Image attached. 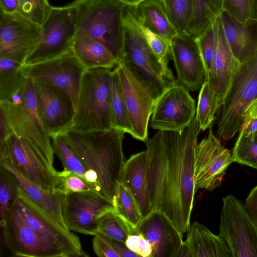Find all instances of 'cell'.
Masks as SVG:
<instances>
[{
	"mask_svg": "<svg viewBox=\"0 0 257 257\" xmlns=\"http://www.w3.org/2000/svg\"><path fill=\"white\" fill-rule=\"evenodd\" d=\"M219 108L213 92L205 80L199 93L195 115L201 130L205 131L211 126Z\"/></svg>",
	"mask_w": 257,
	"mask_h": 257,
	"instance_id": "obj_34",
	"label": "cell"
},
{
	"mask_svg": "<svg viewBox=\"0 0 257 257\" xmlns=\"http://www.w3.org/2000/svg\"><path fill=\"white\" fill-rule=\"evenodd\" d=\"M222 10L241 24L256 23L254 0H222Z\"/></svg>",
	"mask_w": 257,
	"mask_h": 257,
	"instance_id": "obj_40",
	"label": "cell"
},
{
	"mask_svg": "<svg viewBox=\"0 0 257 257\" xmlns=\"http://www.w3.org/2000/svg\"><path fill=\"white\" fill-rule=\"evenodd\" d=\"M222 12V0H192L191 16L185 33L196 39Z\"/></svg>",
	"mask_w": 257,
	"mask_h": 257,
	"instance_id": "obj_29",
	"label": "cell"
},
{
	"mask_svg": "<svg viewBox=\"0 0 257 257\" xmlns=\"http://www.w3.org/2000/svg\"><path fill=\"white\" fill-rule=\"evenodd\" d=\"M232 154L224 148L210 128L208 135L198 143L195 153L194 187L211 191L219 186L227 167L233 162Z\"/></svg>",
	"mask_w": 257,
	"mask_h": 257,
	"instance_id": "obj_16",
	"label": "cell"
},
{
	"mask_svg": "<svg viewBox=\"0 0 257 257\" xmlns=\"http://www.w3.org/2000/svg\"><path fill=\"white\" fill-rule=\"evenodd\" d=\"M255 2V15H256V23H257V0H254Z\"/></svg>",
	"mask_w": 257,
	"mask_h": 257,
	"instance_id": "obj_53",
	"label": "cell"
},
{
	"mask_svg": "<svg viewBox=\"0 0 257 257\" xmlns=\"http://www.w3.org/2000/svg\"><path fill=\"white\" fill-rule=\"evenodd\" d=\"M110 113L111 127L132 135V129L126 105L118 74L114 69L112 71L111 75Z\"/></svg>",
	"mask_w": 257,
	"mask_h": 257,
	"instance_id": "obj_31",
	"label": "cell"
},
{
	"mask_svg": "<svg viewBox=\"0 0 257 257\" xmlns=\"http://www.w3.org/2000/svg\"><path fill=\"white\" fill-rule=\"evenodd\" d=\"M232 150L234 162L257 169V134L248 135L239 131Z\"/></svg>",
	"mask_w": 257,
	"mask_h": 257,
	"instance_id": "obj_36",
	"label": "cell"
},
{
	"mask_svg": "<svg viewBox=\"0 0 257 257\" xmlns=\"http://www.w3.org/2000/svg\"><path fill=\"white\" fill-rule=\"evenodd\" d=\"M113 205L115 212L137 231L143 217L131 193L120 182L118 183Z\"/></svg>",
	"mask_w": 257,
	"mask_h": 257,
	"instance_id": "obj_32",
	"label": "cell"
},
{
	"mask_svg": "<svg viewBox=\"0 0 257 257\" xmlns=\"http://www.w3.org/2000/svg\"><path fill=\"white\" fill-rule=\"evenodd\" d=\"M170 47L177 81L189 91L198 90L205 77L196 39L186 33L178 34L172 40Z\"/></svg>",
	"mask_w": 257,
	"mask_h": 257,
	"instance_id": "obj_21",
	"label": "cell"
},
{
	"mask_svg": "<svg viewBox=\"0 0 257 257\" xmlns=\"http://www.w3.org/2000/svg\"><path fill=\"white\" fill-rule=\"evenodd\" d=\"M92 239V247L95 254L99 257H119L111 247L96 235Z\"/></svg>",
	"mask_w": 257,
	"mask_h": 257,
	"instance_id": "obj_46",
	"label": "cell"
},
{
	"mask_svg": "<svg viewBox=\"0 0 257 257\" xmlns=\"http://www.w3.org/2000/svg\"><path fill=\"white\" fill-rule=\"evenodd\" d=\"M0 157L8 160L31 182L46 190L56 191L58 171L26 139L10 135L0 144Z\"/></svg>",
	"mask_w": 257,
	"mask_h": 257,
	"instance_id": "obj_12",
	"label": "cell"
},
{
	"mask_svg": "<svg viewBox=\"0 0 257 257\" xmlns=\"http://www.w3.org/2000/svg\"><path fill=\"white\" fill-rule=\"evenodd\" d=\"M97 225L98 232L124 242L130 235L138 233L115 212L114 209L100 215L97 219Z\"/></svg>",
	"mask_w": 257,
	"mask_h": 257,
	"instance_id": "obj_33",
	"label": "cell"
},
{
	"mask_svg": "<svg viewBox=\"0 0 257 257\" xmlns=\"http://www.w3.org/2000/svg\"><path fill=\"white\" fill-rule=\"evenodd\" d=\"M113 209V204L96 191L64 195L62 200V214L67 228L85 235H95L98 218Z\"/></svg>",
	"mask_w": 257,
	"mask_h": 257,
	"instance_id": "obj_18",
	"label": "cell"
},
{
	"mask_svg": "<svg viewBox=\"0 0 257 257\" xmlns=\"http://www.w3.org/2000/svg\"><path fill=\"white\" fill-rule=\"evenodd\" d=\"M202 60L205 79L210 70L215 52L212 25L196 38Z\"/></svg>",
	"mask_w": 257,
	"mask_h": 257,
	"instance_id": "obj_43",
	"label": "cell"
},
{
	"mask_svg": "<svg viewBox=\"0 0 257 257\" xmlns=\"http://www.w3.org/2000/svg\"><path fill=\"white\" fill-rule=\"evenodd\" d=\"M200 130L195 117L184 130L158 131L145 142L152 210L165 214L182 234L191 225L196 193L195 153Z\"/></svg>",
	"mask_w": 257,
	"mask_h": 257,
	"instance_id": "obj_1",
	"label": "cell"
},
{
	"mask_svg": "<svg viewBox=\"0 0 257 257\" xmlns=\"http://www.w3.org/2000/svg\"><path fill=\"white\" fill-rule=\"evenodd\" d=\"M42 26L18 12L0 11V57L24 63L36 47L41 34Z\"/></svg>",
	"mask_w": 257,
	"mask_h": 257,
	"instance_id": "obj_19",
	"label": "cell"
},
{
	"mask_svg": "<svg viewBox=\"0 0 257 257\" xmlns=\"http://www.w3.org/2000/svg\"><path fill=\"white\" fill-rule=\"evenodd\" d=\"M52 143L54 154L61 161L64 170L71 171L85 179L86 168L63 138L60 135L54 137Z\"/></svg>",
	"mask_w": 257,
	"mask_h": 257,
	"instance_id": "obj_38",
	"label": "cell"
},
{
	"mask_svg": "<svg viewBox=\"0 0 257 257\" xmlns=\"http://www.w3.org/2000/svg\"><path fill=\"white\" fill-rule=\"evenodd\" d=\"M1 226L6 245L14 256L68 257L65 251L27 224L20 212L16 200L10 207Z\"/></svg>",
	"mask_w": 257,
	"mask_h": 257,
	"instance_id": "obj_11",
	"label": "cell"
},
{
	"mask_svg": "<svg viewBox=\"0 0 257 257\" xmlns=\"http://www.w3.org/2000/svg\"><path fill=\"white\" fill-rule=\"evenodd\" d=\"M23 70L28 78L41 81L66 92L71 97L75 108L82 78L86 69L71 49L55 59L24 65Z\"/></svg>",
	"mask_w": 257,
	"mask_h": 257,
	"instance_id": "obj_15",
	"label": "cell"
},
{
	"mask_svg": "<svg viewBox=\"0 0 257 257\" xmlns=\"http://www.w3.org/2000/svg\"><path fill=\"white\" fill-rule=\"evenodd\" d=\"M23 66L16 60L0 57V101L10 100L23 88L28 79Z\"/></svg>",
	"mask_w": 257,
	"mask_h": 257,
	"instance_id": "obj_30",
	"label": "cell"
},
{
	"mask_svg": "<svg viewBox=\"0 0 257 257\" xmlns=\"http://www.w3.org/2000/svg\"><path fill=\"white\" fill-rule=\"evenodd\" d=\"M136 7L142 23L170 45L178 33L160 0H146Z\"/></svg>",
	"mask_w": 257,
	"mask_h": 257,
	"instance_id": "obj_28",
	"label": "cell"
},
{
	"mask_svg": "<svg viewBox=\"0 0 257 257\" xmlns=\"http://www.w3.org/2000/svg\"><path fill=\"white\" fill-rule=\"evenodd\" d=\"M125 243L129 249L140 257H152V244L142 234L137 233L130 235Z\"/></svg>",
	"mask_w": 257,
	"mask_h": 257,
	"instance_id": "obj_44",
	"label": "cell"
},
{
	"mask_svg": "<svg viewBox=\"0 0 257 257\" xmlns=\"http://www.w3.org/2000/svg\"><path fill=\"white\" fill-rule=\"evenodd\" d=\"M0 166L10 171L19 187L36 204L45 210L63 227L68 229L63 219L62 203L64 194L46 190L26 179L5 158H0Z\"/></svg>",
	"mask_w": 257,
	"mask_h": 257,
	"instance_id": "obj_24",
	"label": "cell"
},
{
	"mask_svg": "<svg viewBox=\"0 0 257 257\" xmlns=\"http://www.w3.org/2000/svg\"><path fill=\"white\" fill-rule=\"evenodd\" d=\"M120 84L132 129V136L145 142L148 126L159 94L154 86L125 61L114 68Z\"/></svg>",
	"mask_w": 257,
	"mask_h": 257,
	"instance_id": "obj_9",
	"label": "cell"
},
{
	"mask_svg": "<svg viewBox=\"0 0 257 257\" xmlns=\"http://www.w3.org/2000/svg\"><path fill=\"white\" fill-rule=\"evenodd\" d=\"M18 13L30 21L42 25L52 6L48 0H19Z\"/></svg>",
	"mask_w": 257,
	"mask_h": 257,
	"instance_id": "obj_42",
	"label": "cell"
},
{
	"mask_svg": "<svg viewBox=\"0 0 257 257\" xmlns=\"http://www.w3.org/2000/svg\"><path fill=\"white\" fill-rule=\"evenodd\" d=\"M33 81L38 111L51 138L73 127L75 108L71 97L58 88Z\"/></svg>",
	"mask_w": 257,
	"mask_h": 257,
	"instance_id": "obj_17",
	"label": "cell"
},
{
	"mask_svg": "<svg viewBox=\"0 0 257 257\" xmlns=\"http://www.w3.org/2000/svg\"><path fill=\"white\" fill-rule=\"evenodd\" d=\"M56 190L64 195L73 193L96 191L95 188L84 178L71 171L58 172Z\"/></svg>",
	"mask_w": 257,
	"mask_h": 257,
	"instance_id": "obj_41",
	"label": "cell"
},
{
	"mask_svg": "<svg viewBox=\"0 0 257 257\" xmlns=\"http://www.w3.org/2000/svg\"><path fill=\"white\" fill-rule=\"evenodd\" d=\"M78 30V11L71 3L52 7L42 25L40 39L25 60L24 66L32 65L62 56L72 48Z\"/></svg>",
	"mask_w": 257,
	"mask_h": 257,
	"instance_id": "obj_8",
	"label": "cell"
},
{
	"mask_svg": "<svg viewBox=\"0 0 257 257\" xmlns=\"http://www.w3.org/2000/svg\"><path fill=\"white\" fill-rule=\"evenodd\" d=\"M178 34L185 33L192 13V0H160Z\"/></svg>",
	"mask_w": 257,
	"mask_h": 257,
	"instance_id": "obj_37",
	"label": "cell"
},
{
	"mask_svg": "<svg viewBox=\"0 0 257 257\" xmlns=\"http://www.w3.org/2000/svg\"><path fill=\"white\" fill-rule=\"evenodd\" d=\"M120 182L134 198L143 218L152 211L148 182L146 151L133 155L123 165Z\"/></svg>",
	"mask_w": 257,
	"mask_h": 257,
	"instance_id": "obj_23",
	"label": "cell"
},
{
	"mask_svg": "<svg viewBox=\"0 0 257 257\" xmlns=\"http://www.w3.org/2000/svg\"><path fill=\"white\" fill-rule=\"evenodd\" d=\"M71 50L86 70L115 68L118 61L102 44L78 29Z\"/></svg>",
	"mask_w": 257,
	"mask_h": 257,
	"instance_id": "obj_26",
	"label": "cell"
},
{
	"mask_svg": "<svg viewBox=\"0 0 257 257\" xmlns=\"http://www.w3.org/2000/svg\"><path fill=\"white\" fill-rule=\"evenodd\" d=\"M0 113L4 116L11 135L27 140L53 166L52 138L38 111L32 79L28 78L21 91L10 100L0 101Z\"/></svg>",
	"mask_w": 257,
	"mask_h": 257,
	"instance_id": "obj_3",
	"label": "cell"
},
{
	"mask_svg": "<svg viewBox=\"0 0 257 257\" xmlns=\"http://www.w3.org/2000/svg\"><path fill=\"white\" fill-rule=\"evenodd\" d=\"M222 201L219 235L232 257H257V225L238 198L228 195Z\"/></svg>",
	"mask_w": 257,
	"mask_h": 257,
	"instance_id": "obj_10",
	"label": "cell"
},
{
	"mask_svg": "<svg viewBox=\"0 0 257 257\" xmlns=\"http://www.w3.org/2000/svg\"><path fill=\"white\" fill-rule=\"evenodd\" d=\"M248 135H253L257 134V118H246L240 130Z\"/></svg>",
	"mask_w": 257,
	"mask_h": 257,
	"instance_id": "obj_49",
	"label": "cell"
},
{
	"mask_svg": "<svg viewBox=\"0 0 257 257\" xmlns=\"http://www.w3.org/2000/svg\"><path fill=\"white\" fill-rule=\"evenodd\" d=\"M19 186L13 175L8 170L0 167V223L5 220L7 212L16 200Z\"/></svg>",
	"mask_w": 257,
	"mask_h": 257,
	"instance_id": "obj_39",
	"label": "cell"
},
{
	"mask_svg": "<svg viewBox=\"0 0 257 257\" xmlns=\"http://www.w3.org/2000/svg\"><path fill=\"white\" fill-rule=\"evenodd\" d=\"M124 133L111 127L83 130L72 127L60 135L79 157L86 170L98 177V193L113 203L124 163Z\"/></svg>",
	"mask_w": 257,
	"mask_h": 257,
	"instance_id": "obj_2",
	"label": "cell"
},
{
	"mask_svg": "<svg viewBox=\"0 0 257 257\" xmlns=\"http://www.w3.org/2000/svg\"><path fill=\"white\" fill-rule=\"evenodd\" d=\"M127 6L137 7L146 0H115Z\"/></svg>",
	"mask_w": 257,
	"mask_h": 257,
	"instance_id": "obj_52",
	"label": "cell"
},
{
	"mask_svg": "<svg viewBox=\"0 0 257 257\" xmlns=\"http://www.w3.org/2000/svg\"><path fill=\"white\" fill-rule=\"evenodd\" d=\"M19 0H0V11L6 13L18 12Z\"/></svg>",
	"mask_w": 257,
	"mask_h": 257,
	"instance_id": "obj_48",
	"label": "cell"
},
{
	"mask_svg": "<svg viewBox=\"0 0 257 257\" xmlns=\"http://www.w3.org/2000/svg\"><path fill=\"white\" fill-rule=\"evenodd\" d=\"M111 69L86 70L75 107L74 127L105 130L111 127L110 96Z\"/></svg>",
	"mask_w": 257,
	"mask_h": 257,
	"instance_id": "obj_5",
	"label": "cell"
},
{
	"mask_svg": "<svg viewBox=\"0 0 257 257\" xmlns=\"http://www.w3.org/2000/svg\"><path fill=\"white\" fill-rule=\"evenodd\" d=\"M215 39V52L206 80L220 107L233 76L241 63L233 55L225 38L218 17L212 24Z\"/></svg>",
	"mask_w": 257,
	"mask_h": 257,
	"instance_id": "obj_20",
	"label": "cell"
},
{
	"mask_svg": "<svg viewBox=\"0 0 257 257\" xmlns=\"http://www.w3.org/2000/svg\"><path fill=\"white\" fill-rule=\"evenodd\" d=\"M176 257H192L191 250L185 241L179 249Z\"/></svg>",
	"mask_w": 257,
	"mask_h": 257,
	"instance_id": "obj_51",
	"label": "cell"
},
{
	"mask_svg": "<svg viewBox=\"0 0 257 257\" xmlns=\"http://www.w3.org/2000/svg\"><path fill=\"white\" fill-rule=\"evenodd\" d=\"M78 29L104 45L118 63L123 60V17L125 6L115 0H75Z\"/></svg>",
	"mask_w": 257,
	"mask_h": 257,
	"instance_id": "obj_4",
	"label": "cell"
},
{
	"mask_svg": "<svg viewBox=\"0 0 257 257\" xmlns=\"http://www.w3.org/2000/svg\"><path fill=\"white\" fill-rule=\"evenodd\" d=\"M196 112L195 100L189 90L176 80L158 97L151 127L158 131H180L190 124Z\"/></svg>",
	"mask_w": 257,
	"mask_h": 257,
	"instance_id": "obj_14",
	"label": "cell"
},
{
	"mask_svg": "<svg viewBox=\"0 0 257 257\" xmlns=\"http://www.w3.org/2000/svg\"><path fill=\"white\" fill-rule=\"evenodd\" d=\"M187 232L185 242L192 257H232L224 240L200 223L193 222Z\"/></svg>",
	"mask_w": 257,
	"mask_h": 257,
	"instance_id": "obj_27",
	"label": "cell"
},
{
	"mask_svg": "<svg viewBox=\"0 0 257 257\" xmlns=\"http://www.w3.org/2000/svg\"><path fill=\"white\" fill-rule=\"evenodd\" d=\"M141 26L151 49L162 66L165 77L170 82H175L176 80L171 70L168 67V63L172 59L170 45L162 37L145 26L142 21Z\"/></svg>",
	"mask_w": 257,
	"mask_h": 257,
	"instance_id": "obj_35",
	"label": "cell"
},
{
	"mask_svg": "<svg viewBox=\"0 0 257 257\" xmlns=\"http://www.w3.org/2000/svg\"><path fill=\"white\" fill-rule=\"evenodd\" d=\"M244 207L250 218L257 225V185L250 192Z\"/></svg>",
	"mask_w": 257,
	"mask_h": 257,
	"instance_id": "obj_47",
	"label": "cell"
},
{
	"mask_svg": "<svg viewBox=\"0 0 257 257\" xmlns=\"http://www.w3.org/2000/svg\"><path fill=\"white\" fill-rule=\"evenodd\" d=\"M123 24V60L148 80L160 95L174 82H171L166 78L161 63L151 49L143 32L136 7H126Z\"/></svg>",
	"mask_w": 257,
	"mask_h": 257,
	"instance_id": "obj_7",
	"label": "cell"
},
{
	"mask_svg": "<svg viewBox=\"0 0 257 257\" xmlns=\"http://www.w3.org/2000/svg\"><path fill=\"white\" fill-rule=\"evenodd\" d=\"M137 231L152 246V257H176L183 243L182 233L164 213L152 211L143 218Z\"/></svg>",
	"mask_w": 257,
	"mask_h": 257,
	"instance_id": "obj_22",
	"label": "cell"
},
{
	"mask_svg": "<svg viewBox=\"0 0 257 257\" xmlns=\"http://www.w3.org/2000/svg\"><path fill=\"white\" fill-rule=\"evenodd\" d=\"M257 98V49L241 64L233 77L221 105L217 138L227 141L239 132L246 110Z\"/></svg>",
	"mask_w": 257,
	"mask_h": 257,
	"instance_id": "obj_6",
	"label": "cell"
},
{
	"mask_svg": "<svg viewBox=\"0 0 257 257\" xmlns=\"http://www.w3.org/2000/svg\"><path fill=\"white\" fill-rule=\"evenodd\" d=\"M219 17L233 55L241 64L248 61L257 49V36L253 31L257 24H241L225 12Z\"/></svg>",
	"mask_w": 257,
	"mask_h": 257,
	"instance_id": "obj_25",
	"label": "cell"
},
{
	"mask_svg": "<svg viewBox=\"0 0 257 257\" xmlns=\"http://www.w3.org/2000/svg\"><path fill=\"white\" fill-rule=\"evenodd\" d=\"M16 203L27 224L65 251L68 257L88 256L82 249L79 237L33 202L20 187Z\"/></svg>",
	"mask_w": 257,
	"mask_h": 257,
	"instance_id": "obj_13",
	"label": "cell"
},
{
	"mask_svg": "<svg viewBox=\"0 0 257 257\" xmlns=\"http://www.w3.org/2000/svg\"><path fill=\"white\" fill-rule=\"evenodd\" d=\"M249 118H257V98L251 103L245 112L244 119Z\"/></svg>",
	"mask_w": 257,
	"mask_h": 257,
	"instance_id": "obj_50",
	"label": "cell"
},
{
	"mask_svg": "<svg viewBox=\"0 0 257 257\" xmlns=\"http://www.w3.org/2000/svg\"><path fill=\"white\" fill-rule=\"evenodd\" d=\"M95 235L105 241L119 257H140L129 249L124 242L110 238L99 232Z\"/></svg>",
	"mask_w": 257,
	"mask_h": 257,
	"instance_id": "obj_45",
	"label": "cell"
}]
</instances>
